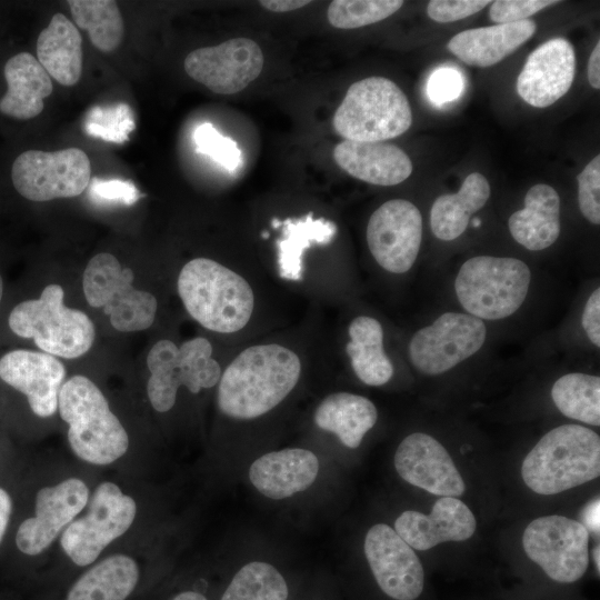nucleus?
I'll return each mask as SVG.
<instances>
[{"label": "nucleus", "instance_id": "nucleus-42", "mask_svg": "<svg viewBox=\"0 0 600 600\" xmlns=\"http://www.w3.org/2000/svg\"><path fill=\"white\" fill-rule=\"evenodd\" d=\"M463 89L461 74L449 67L437 69L428 80V96L434 103L450 102L457 99Z\"/></svg>", "mask_w": 600, "mask_h": 600}, {"label": "nucleus", "instance_id": "nucleus-31", "mask_svg": "<svg viewBox=\"0 0 600 600\" xmlns=\"http://www.w3.org/2000/svg\"><path fill=\"white\" fill-rule=\"evenodd\" d=\"M346 346L354 374L364 384L379 387L393 376V366L383 350L381 323L369 316L356 317L348 328Z\"/></svg>", "mask_w": 600, "mask_h": 600}, {"label": "nucleus", "instance_id": "nucleus-44", "mask_svg": "<svg viewBox=\"0 0 600 600\" xmlns=\"http://www.w3.org/2000/svg\"><path fill=\"white\" fill-rule=\"evenodd\" d=\"M583 331L590 342L600 347V289L597 287L584 303L581 317Z\"/></svg>", "mask_w": 600, "mask_h": 600}, {"label": "nucleus", "instance_id": "nucleus-45", "mask_svg": "<svg viewBox=\"0 0 600 600\" xmlns=\"http://www.w3.org/2000/svg\"><path fill=\"white\" fill-rule=\"evenodd\" d=\"M581 523L588 532L599 537L600 532V499L594 498L586 504L580 514Z\"/></svg>", "mask_w": 600, "mask_h": 600}, {"label": "nucleus", "instance_id": "nucleus-49", "mask_svg": "<svg viewBox=\"0 0 600 600\" xmlns=\"http://www.w3.org/2000/svg\"><path fill=\"white\" fill-rule=\"evenodd\" d=\"M172 600H208L202 593L198 591H183L173 597Z\"/></svg>", "mask_w": 600, "mask_h": 600}, {"label": "nucleus", "instance_id": "nucleus-15", "mask_svg": "<svg viewBox=\"0 0 600 600\" xmlns=\"http://www.w3.org/2000/svg\"><path fill=\"white\" fill-rule=\"evenodd\" d=\"M263 62L257 42L248 38H236L191 51L183 66L190 78L212 92L233 94L258 78Z\"/></svg>", "mask_w": 600, "mask_h": 600}, {"label": "nucleus", "instance_id": "nucleus-51", "mask_svg": "<svg viewBox=\"0 0 600 600\" xmlns=\"http://www.w3.org/2000/svg\"><path fill=\"white\" fill-rule=\"evenodd\" d=\"M273 228H279L281 227V221L278 220L277 218H273L272 221H271Z\"/></svg>", "mask_w": 600, "mask_h": 600}, {"label": "nucleus", "instance_id": "nucleus-36", "mask_svg": "<svg viewBox=\"0 0 600 600\" xmlns=\"http://www.w3.org/2000/svg\"><path fill=\"white\" fill-rule=\"evenodd\" d=\"M403 4L399 0H336L330 2L327 17L338 29H356L387 19Z\"/></svg>", "mask_w": 600, "mask_h": 600}, {"label": "nucleus", "instance_id": "nucleus-37", "mask_svg": "<svg viewBox=\"0 0 600 600\" xmlns=\"http://www.w3.org/2000/svg\"><path fill=\"white\" fill-rule=\"evenodd\" d=\"M136 129L133 112L127 103L96 106L86 114L84 132L108 142L123 143Z\"/></svg>", "mask_w": 600, "mask_h": 600}, {"label": "nucleus", "instance_id": "nucleus-30", "mask_svg": "<svg viewBox=\"0 0 600 600\" xmlns=\"http://www.w3.org/2000/svg\"><path fill=\"white\" fill-rule=\"evenodd\" d=\"M139 580L134 559L117 553L82 573L68 589L64 600H127Z\"/></svg>", "mask_w": 600, "mask_h": 600}, {"label": "nucleus", "instance_id": "nucleus-41", "mask_svg": "<svg viewBox=\"0 0 600 600\" xmlns=\"http://www.w3.org/2000/svg\"><path fill=\"white\" fill-rule=\"evenodd\" d=\"M490 3L488 0H432L427 6V13L433 21L453 22L479 12Z\"/></svg>", "mask_w": 600, "mask_h": 600}, {"label": "nucleus", "instance_id": "nucleus-5", "mask_svg": "<svg viewBox=\"0 0 600 600\" xmlns=\"http://www.w3.org/2000/svg\"><path fill=\"white\" fill-rule=\"evenodd\" d=\"M531 270L517 258L476 256L466 260L454 279L459 303L480 320H501L516 313L526 301Z\"/></svg>", "mask_w": 600, "mask_h": 600}, {"label": "nucleus", "instance_id": "nucleus-17", "mask_svg": "<svg viewBox=\"0 0 600 600\" xmlns=\"http://www.w3.org/2000/svg\"><path fill=\"white\" fill-rule=\"evenodd\" d=\"M88 499V487L78 478L39 490L36 497V516L22 521L18 528V549L27 556L43 552L83 510Z\"/></svg>", "mask_w": 600, "mask_h": 600}, {"label": "nucleus", "instance_id": "nucleus-10", "mask_svg": "<svg viewBox=\"0 0 600 600\" xmlns=\"http://www.w3.org/2000/svg\"><path fill=\"white\" fill-rule=\"evenodd\" d=\"M136 513V501L116 483H100L91 496L87 513L63 531L60 539L63 552L78 567L93 563L108 544L131 527Z\"/></svg>", "mask_w": 600, "mask_h": 600}, {"label": "nucleus", "instance_id": "nucleus-38", "mask_svg": "<svg viewBox=\"0 0 600 600\" xmlns=\"http://www.w3.org/2000/svg\"><path fill=\"white\" fill-rule=\"evenodd\" d=\"M196 151L206 154L233 171L241 164V151L236 141L221 134L211 123L200 124L193 132Z\"/></svg>", "mask_w": 600, "mask_h": 600}, {"label": "nucleus", "instance_id": "nucleus-46", "mask_svg": "<svg viewBox=\"0 0 600 600\" xmlns=\"http://www.w3.org/2000/svg\"><path fill=\"white\" fill-rule=\"evenodd\" d=\"M263 8L272 12H288L300 9L309 3L310 1L302 0H271V1H260L259 2Z\"/></svg>", "mask_w": 600, "mask_h": 600}, {"label": "nucleus", "instance_id": "nucleus-33", "mask_svg": "<svg viewBox=\"0 0 600 600\" xmlns=\"http://www.w3.org/2000/svg\"><path fill=\"white\" fill-rule=\"evenodd\" d=\"M551 399L563 416L587 424L600 426L599 376L566 373L554 381Z\"/></svg>", "mask_w": 600, "mask_h": 600}, {"label": "nucleus", "instance_id": "nucleus-29", "mask_svg": "<svg viewBox=\"0 0 600 600\" xmlns=\"http://www.w3.org/2000/svg\"><path fill=\"white\" fill-rule=\"evenodd\" d=\"M490 197L487 178L472 172L456 193L439 196L430 210V227L433 236L442 241L459 238L467 229L470 218L482 209Z\"/></svg>", "mask_w": 600, "mask_h": 600}, {"label": "nucleus", "instance_id": "nucleus-53", "mask_svg": "<svg viewBox=\"0 0 600 600\" xmlns=\"http://www.w3.org/2000/svg\"><path fill=\"white\" fill-rule=\"evenodd\" d=\"M261 237H262L263 239H268V238H269V233H268V232H262V233H261Z\"/></svg>", "mask_w": 600, "mask_h": 600}, {"label": "nucleus", "instance_id": "nucleus-28", "mask_svg": "<svg viewBox=\"0 0 600 600\" xmlns=\"http://www.w3.org/2000/svg\"><path fill=\"white\" fill-rule=\"evenodd\" d=\"M313 419L318 428L334 433L344 447L356 449L376 424L378 411L363 396L336 392L320 402Z\"/></svg>", "mask_w": 600, "mask_h": 600}, {"label": "nucleus", "instance_id": "nucleus-2", "mask_svg": "<svg viewBox=\"0 0 600 600\" xmlns=\"http://www.w3.org/2000/svg\"><path fill=\"white\" fill-rule=\"evenodd\" d=\"M177 287L188 313L211 331L237 332L252 316L254 294L248 281L214 260L196 258L187 262Z\"/></svg>", "mask_w": 600, "mask_h": 600}, {"label": "nucleus", "instance_id": "nucleus-1", "mask_svg": "<svg viewBox=\"0 0 600 600\" xmlns=\"http://www.w3.org/2000/svg\"><path fill=\"white\" fill-rule=\"evenodd\" d=\"M300 374L301 362L294 351L278 343L251 346L221 373L219 409L232 419L258 418L292 391Z\"/></svg>", "mask_w": 600, "mask_h": 600}, {"label": "nucleus", "instance_id": "nucleus-6", "mask_svg": "<svg viewBox=\"0 0 600 600\" xmlns=\"http://www.w3.org/2000/svg\"><path fill=\"white\" fill-rule=\"evenodd\" d=\"M63 297L60 284H48L38 299L18 303L8 323L13 333L32 339L46 353L74 359L91 348L94 326L84 312L66 307Z\"/></svg>", "mask_w": 600, "mask_h": 600}, {"label": "nucleus", "instance_id": "nucleus-18", "mask_svg": "<svg viewBox=\"0 0 600 600\" xmlns=\"http://www.w3.org/2000/svg\"><path fill=\"white\" fill-rule=\"evenodd\" d=\"M394 468L408 483L440 497H460L463 479L447 449L423 432L407 436L398 446Z\"/></svg>", "mask_w": 600, "mask_h": 600}, {"label": "nucleus", "instance_id": "nucleus-26", "mask_svg": "<svg viewBox=\"0 0 600 600\" xmlns=\"http://www.w3.org/2000/svg\"><path fill=\"white\" fill-rule=\"evenodd\" d=\"M512 238L530 251L551 247L560 234V198L549 184L532 186L524 207L513 212L508 221Z\"/></svg>", "mask_w": 600, "mask_h": 600}, {"label": "nucleus", "instance_id": "nucleus-23", "mask_svg": "<svg viewBox=\"0 0 600 600\" xmlns=\"http://www.w3.org/2000/svg\"><path fill=\"white\" fill-rule=\"evenodd\" d=\"M337 164L351 177L376 186H394L410 177L412 162L394 144L343 140L334 147Z\"/></svg>", "mask_w": 600, "mask_h": 600}, {"label": "nucleus", "instance_id": "nucleus-47", "mask_svg": "<svg viewBox=\"0 0 600 600\" xmlns=\"http://www.w3.org/2000/svg\"><path fill=\"white\" fill-rule=\"evenodd\" d=\"M588 80L592 88H600V41L597 42L588 61Z\"/></svg>", "mask_w": 600, "mask_h": 600}, {"label": "nucleus", "instance_id": "nucleus-7", "mask_svg": "<svg viewBox=\"0 0 600 600\" xmlns=\"http://www.w3.org/2000/svg\"><path fill=\"white\" fill-rule=\"evenodd\" d=\"M332 123L344 140L382 142L404 133L412 123V112L393 81L369 77L349 87Z\"/></svg>", "mask_w": 600, "mask_h": 600}, {"label": "nucleus", "instance_id": "nucleus-9", "mask_svg": "<svg viewBox=\"0 0 600 600\" xmlns=\"http://www.w3.org/2000/svg\"><path fill=\"white\" fill-rule=\"evenodd\" d=\"M133 271L107 252L90 259L83 272V293L93 308H103L111 326L122 332L148 329L154 321L157 299L133 287Z\"/></svg>", "mask_w": 600, "mask_h": 600}, {"label": "nucleus", "instance_id": "nucleus-13", "mask_svg": "<svg viewBox=\"0 0 600 600\" xmlns=\"http://www.w3.org/2000/svg\"><path fill=\"white\" fill-rule=\"evenodd\" d=\"M589 532L577 520L551 514L531 521L522 534L529 559L554 581L579 580L589 564Z\"/></svg>", "mask_w": 600, "mask_h": 600}, {"label": "nucleus", "instance_id": "nucleus-16", "mask_svg": "<svg viewBox=\"0 0 600 600\" xmlns=\"http://www.w3.org/2000/svg\"><path fill=\"white\" fill-rule=\"evenodd\" d=\"M364 554L380 589L394 600H414L424 586V571L414 550L386 523L372 526Z\"/></svg>", "mask_w": 600, "mask_h": 600}, {"label": "nucleus", "instance_id": "nucleus-43", "mask_svg": "<svg viewBox=\"0 0 600 600\" xmlns=\"http://www.w3.org/2000/svg\"><path fill=\"white\" fill-rule=\"evenodd\" d=\"M90 181V193L96 200L132 204L139 199V190L131 181L99 178Z\"/></svg>", "mask_w": 600, "mask_h": 600}, {"label": "nucleus", "instance_id": "nucleus-19", "mask_svg": "<svg viewBox=\"0 0 600 600\" xmlns=\"http://www.w3.org/2000/svg\"><path fill=\"white\" fill-rule=\"evenodd\" d=\"M66 369L56 357L32 350H12L0 358V378L23 393L32 412L48 418L58 409Z\"/></svg>", "mask_w": 600, "mask_h": 600}, {"label": "nucleus", "instance_id": "nucleus-25", "mask_svg": "<svg viewBox=\"0 0 600 600\" xmlns=\"http://www.w3.org/2000/svg\"><path fill=\"white\" fill-rule=\"evenodd\" d=\"M536 31L532 20L500 23L461 31L450 39L448 49L462 62L486 68L514 52Z\"/></svg>", "mask_w": 600, "mask_h": 600}, {"label": "nucleus", "instance_id": "nucleus-21", "mask_svg": "<svg viewBox=\"0 0 600 600\" xmlns=\"http://www.w3.org/2000/svg\"><path fill=\"white\" fill-rule=\"evenodd\" d=\"M477 521L469 507L453 497H440L431 512L408 510L394 522V531L412 549L424 551L447 541H464L476 531Z\"/></svg>", "mask_w": 600, "mask_h": 600}, {"label": "nucleus", "instance_id": "nucleus-20", "mask_svg": "<svg viewBox=\"0 0 600 600\" xmlns=\"http://www.w3.org/2000/svg\"><path fill=\"white\" fill-rule=\"evenodd\" d=\"M574 73L572 44L564 38L550 39L529 54L517 80L518 94L532 107H549L569 91Z\"/></svg>", "mask_w": 600, "mask_h": 600}, {"label": "nucleus", "instance_id": "nucleus-39", "mask_svg": "<svg viewBox=\"0 0 600 600\" xmlns=\"http://www.w3.org/2000/svg\"><path fill=\"white\" fill-rule=\"evenodd\" d=\"M578 203L583 217L600 223V156H596L578 176Z\"/></svg>", "mask_w": 600, "mask_h": 600}, {"label": "nucleus", "instance_id": "nucleus-27", "mask_svg": "<svg viewBox=\"0 0 600 600\" xmlns=\"http://www.w3.org/2000/svg\"><path fill=\"white\" fill-rule=\"evenodd\" d=\"M37 59L62 86H74L82 74V37L62 13H56L37 40Z\"/></svg>", "mask_w": 600, "mask_h": 600}, {"label": "nucleus", "instance_id": "nucleus-8", "mask_svg": "<svg viewBox=\"0 0 600 600\" xmlns=\"http://www.w3.org/2000/svg\"><path fill=\"white\" fill-rule=\"evenodd\" d=\"M147 366L151 373L147 393L158 412H167L174 406L180 386L198 393L214 387L221 377V368L212 358V346L202 337L180 347L170 340L156 342L148 353Z\"/></svg>", "mask_w": 600, "mask_h": 600}, {"label": "nucleus", "instance_id": "nucleus-4", "mask_svg": "<svg viewBox=\"0 0 600 600\" xmlns=\"http://www.w3.org/2000/svg\"><path fill=\"white\" fill-rule=\"evenodd\" d=\"M58 409L69 424L70 447L81 460L106 466L128 450L126 429L110 410L103 393L87 377L74 376L62 384Z\"/></svg>", "mask_w": 600, "mask_h": 600}, {"label": "nucleus", "instance_id": "nucleus-3", "mask_svg": "<svg viewBox=\"0 0 600 600\" xmlns=\"http://www.w3.org/2000/svg\"><path fill=\"white\" fill-rule=\"evenodd\" d=\"M599 474V434L580 424H562L547 432L521 466L524 483L543 496L576 488Z\"/></svg>", "mask_w": 600, "mask_h": 600}, {"label": "nucleus", "instance_id": "nucleus-40", "mask_svg": "<svg viewBox=\"0 0 600 600\" xmlns=\"http://www.w3.org/2000/svg\"><path fill=\"white\" fill-rule=\"evenodd\" d=\"M552 0H498L491 2L489 17L497 24L527 20L538 11L557 4Z\"/></svg>", "mask_w": 600, "mask_h": 600}, {"label": "nucleus", "instance_id": "nucleus-34", "mask_svg": "<svg viewBox=\"0 0 600 600\" xmlns=\"http://www.w3.org/2000/svg\"><path fill=\"white\" fill-rule=\"evenodd\" d=\"M76 24L86 30L91 43L102 52L116 50L123 37V20L116 1L69 0Z\"/></svg>", "mask_w": 600, "mask_h": 600}, {"label": "nucleus", "instance_id": "nucleus-50", "mask_svg": "<svg viewBox=\"0 0 600 600\" xmlns=\"http://www.w3.org/2000/svg\"><path fill=\"white\" fill-rule=\"evenodd\" d=\"M599 553H600V549H599V546H597L593 551H592V556H593V561H594V564L597 567V571L598 573L600 572V559H599Z\"/></svg>", "mask_w": 600, "mask_h": 600}, {"label": "nucleus", "instance_id": "nucleus-35", "mask_svg": "<svg viewBox=\"0 0 600 600\" xmlns=\"http://www.w3.org/2000/svg\"><path fill=\"white\" fill-rule=\"evenodd\" d=\"M288 586L271 564L252 561L232 578L220 600H287Z\"/></svg>", "mask_w": 600, "mask_h": 600}, {"label": "nucleus", "instance_id": "nucleus-12", "mask_svg": "<svg viewBox=\"0 0 600 600\" xmlns=\"http://www.w3.org/2000/svg\"><path fill=\"white\" fill-rule=\"evenodd\" d=\"M486 339L482 320L464 312H444L413 333L408 356L418 372L438 376L474 356Z\"/></svg>", "mask_w": 600, "mask_h": 600}, {"label": "nucleus", "instance_id": "nucleus-48", "mask_svg": "<svg viewBox=\"0 0 600 600\" xmlns=\"http://www.w3.org/2000/svg\"><path fill=\"white\" fill-rule=\"evenodd\" d=\"M12 511V501L6 490L0 488V543L6 533Z\"/></svg>", "mask_w": 600, "mask_h": 600}, {"label": "nucleus", "instance_id": "nucleus-52", "mask_svg": "<svg viewBox=\"0 0 600 600\" xmlns=\"http://www.w3.org/2000/svg\"><path fill=\"white\" fill-rule=\"evenodd\" d=\"M2 294H3V281H2V278H1V274H0V302H1V299H2Z\"/></svg>", "mask_w": 600, "mask_h": 600}, {"label": "nucleus", "instance_id": "nucleus-32", "mask_svg": "<svg viewBox=\"0 0 600 600\" xmlns=\"http://www.w3.org/2000/svg\"><path fill=\"white\" fill-rule=\"evenodd\" d=\"M282 237L276 241L279 274L286 280L302 279V254L311 243L328 244L337 232V226L323 218L306 217L281 221Z\"/></svg>", "mask_w": 600, "mask_h": 600}, {"label": "nucleus", "instance_id": "nucleus-11", "mask_svg": "<svg viewBox=\"0 0 600 600\" xmlns=\"http://www.w3.org/2000/svg\"><path fill=\"white\" fill-rule=\"evenodd\" d=\"M11 180L18 193L31 201L72 198L89 186L91 163L79 148L27 150L14 159Z\"/></svg>", "mask_w": 600, "mask_h": 600}, {"label": "nucleus", "instance_id": "nucleus-22", "mask_svg": "<svg viewBox=\"0 0 600 600\" xmlns=\"http://www.w3.org/2000/svg\"><path fill=\"white\" fill-rule=\"evenodd\" d=\"M318 472L319 460L313 452L288 448L254 460L249 469V479L261 494L278 500L308 489Z\"/></svg>", "mask_w": 600, "mask_h": 600}, {"label": "nucleus", "instance_id": "nucleus-24", "mask_svg": "<svg viewBox=\"0 0 600 600\" xmlns=\"http://www.w3.org/2000/svg\"><path fill=\"white\" fill-rule=\"evenodd\" d=\"M3 76L7 90L0 99V113L16 120L39 116L53 87L38 59L29 52H19L7 60Z\"/></svg>", "mask_w": 600, "mask_h": 600}, {"label": "nucleus", "instance_id": "nucleus-14", "mask_svg": "<svg viewBox=\"0 0 600 600\" xmlns=\"http://www.w3.org/2000/svg\"><path fill=\"white\" fill-rule=\"evenodd\" d=\"M421 240L422 216L409 200L386 201L368 221V248L377 263L388 272H408L418 258Z\"/></svg>", "mask_w": 600, "mask_h": 600}]
</instances>
